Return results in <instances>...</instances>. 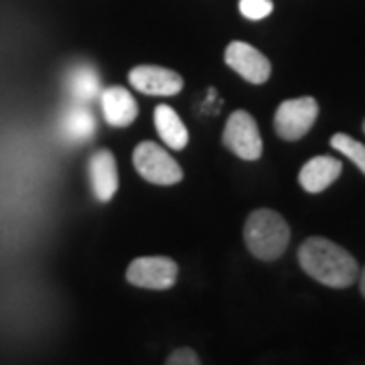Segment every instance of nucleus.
<instances>
[{"label":"nucleus","mask_w":365,"mask_h":365,"mask_svg":"<svg viewBox=\"0 0 365 365\" xmlns=\"http://www.w3.org/2000/svg\"><path fill=\"white\" fill-rule=\"evenodd\" d=\"M134 90L146 96H175L182 90V78L167 67L138 66L128 73Z\"/></svg>","instance_id":"8"},{"label":"nucleus","mask_w":365,"mask_h":365,"mask_svg":"<svg viewBox=\"0 0 365 365\" xmlns=\"http://www.w3.org/2000/svg\"><path fill=\"white\" fill-rule=\"evenodd\" d=\"M155 126L163 143L169 146L170 150H182L189 143L187 126L182 124L179 114L167 104L157 106L155 110Z\"/></svg>","instance_id":"14"},{"label":"nucleus","mask_w":365,"mask_h":365,"mask_svg":"<svg viewBox=\"0 0 365 365\" xmlns=\"http://www.w3.org/2000/svg\"><path fill=\"white\" fill-rule=\"evenodd\" d=\"M165 365H201V361H199V355L191 347H181V349H175L170 353Z\"/></svg>","instance_id":"17"},{"label":"nucleus","mask_w":365,"mask_h":365,"mask_svg":"<svg viewBox=\"0 0 365 365\" xmlns=\"http://www.w3.org/2000/svg\"><path fill=\"white\" fill-rule=\"evenodd\" d=\"M88 167H90V181L93 195H96L98 201L108 203L112 197L116 195L118 187H120L116 158L108 148H102V150L91 155Z\"/></svg>","instance_id":"9"},{"label":"nucleus","mask_w":365,"mask_h":365,"mask_svg":"<svg viewBox=\"0 0 365 365\" xmlns=\"http://www.w3.org/2000/svg\"><path fill=\"white\" fill-rule=\"evenodd\" d=\"M272 0H240V13L250 21H262L272 13Z\"/></svg>","instance_id":"16"},{"label":"nucleus","mask_w":365,"mask_h":365,"mask_svg":"<svg viewBox=\"0 0 365 365\" xmlns=\"http://www.w3.org/2000/svg\"><path fill=\"white\" fill-rule=\"evenodd\" d=\"M225 63L232 67L237 76H242L254 86L266 83L270 73H272V66H270L268 57L244 41H234L227 45Z\"/></svg>","instance_id":"7"},{"label":"nucleus","mask_w":365,"mask_h":365,"mask_svg":"<svg viewBox=\"0 0 365 365\" xmlns=\"http://www.w3.org/2000/svg\"><path fill=\"white\" fill-rule=\"evenodd\" d=\"M179 276L177 262L167 256H144L130 262L126 270V280L132 287L148 290H167L175 287Z\"/></svg>","instance_id":"6"},{"label":"nucleus","mask_w":365,"mask_h":365,"mask_svg":"<svg viewBox=\"0 0 365 365\" xmlns=\"http://www.w3.org/2000/svg\"><path fill=\"white\" fill-rule=\"evenodd\" d=\"M67 93L76 104H90L100 98L102 86H100V76L90 63H79L73 66L66 76Z\"/></svg>","instance_id":"12"},{"label":"nucleus","mask_w":365,"mask_h":365,"mask_svg":"<svg viewBox=\"0 0 365 365\" xmlns=\"http://www.w3.org/2000/svg\"><path fill=\"white\" fill-rule=\"evenodd\" d=\"M317 116H319V104L314 98L304 96V98L287 100L276 110L274 128L282 140L294 143L309 134L317 122Z\"/></svg>","instance_id":"4"},{"label":"nucleus","mask_w":365,"mask_h":365,"mask_svg":"<svg viewBox=\"0 0 365 365\" xmlns=\"http://www.w3.org/2000/svg\"><path fill=\"white\" fill-rule=\"evenodd\" d=\"M300 268L329 288H349L359 278V264L339 244L313 235L299 248Z\"/></svg>","instance_id":"1"},{"label":"nucleus","mask_w":365,"mask_h":365,"mask_svg":"<svg viewBox=\"0 0 365 365\" xmlns=\"http://www.w3.org/2000/svg\"><path fill=\"white\" fill-rule=\"evenodd\" d=\"M100 106L104 112L106 122L110 126L124 128L130 126L132 122L138 116V104L132 98V93L122 86H110L100 93Z\"/></svg>","instance_id":"10"},{"label":"nucleus","mask_w":365,"mask_h":365,"mask_svg":"<svg viewBox=\"0 0 365 365\" xmlns=\"http://www.w3.org/2000/svg\"><path fill=\"white\" fill-rule=\"evenodd\" d=\"M244 240L254 258L274 262L287 252L290 227L287 220L272 209H256L246 220Z\"/></svg>","instance_id":"2"},{"label":"nucleus","mask_w":365,"mask_h":365,"mask_svg":"<svg viewBox=\"0 0 365 365\" xmlns=\"http://www.w3.org/2000/svg\"><path fill=\"white\" fill-rule=\"evenodd\" d=\"M343 163L333 157L311 158L299 173L300 187L307 193H321L341 177Z\"/></svg>","instance_id":"11"},{"label":"nucleus","mask_w":365,"mask_h":365,"mask_svg":"<svg viewBox=\"0 0 365 365\" xmlns=\"http://www.w3.org/2000/svg\"><path fill=\"white\" fill-rule=\"evenodd\" d=\"M132 163L138 175L155 185H177L182 179V169L179 163L158 144L140 143L134 148Z\"/></svg>","instance_id":"3"},{"label":"nucleus","mask_w":365,"mask_h":365,"mask_svg":"<svg viewBox=\"0 0 365 365\" xmlns=\"http://www.w3.org/2000/svg\"><path fill=\"white\" fill-rule=\"evenodd\" d=\"M61 134L67 143H90L96 134V118L88 104H73L67 108L61 118Z\"/></svg>","instance_id":"13"},{"label":"nucleus","mask_w":365,"mask_h":365,"mask_svg":"<svg viewBox=\"0 0 365 365\" xmlns=\"http://www.w3.org/2000/svg\"><path fill=\"white\" fill-rule=\"evenodd\" d=\"M331 146L333 150H339L341 155H345L365 175V144L357 143L349 134L337 132L331 138Z\"/></svg>","instance_id":"15"},{"label":"nucleus","mask_w":365,"mask_h":365,"mask_svg":"<svg viewBox=\"0 0 365 365\" xmlns=\"http://www.w3.org/2000/svg\"><path fill=\"white\" fill-rule=\"evenodd\" d=\"M223 144L227 150H232L235 157L244 160H258L262 157V136L258 124L252 114L237 110L227 118L223 128Z\"/></svg>","instance_id":"5"},{"label":"nucleus","mask_w":365,"mask_h":365,"mask_svg":"<svg viewBox=\"0 0 365 365\" xmlns=\"http://www.w3.org/2000/svg\"><path fill=\"white\" fill-rule=\"evenodd\" d=\"M359 290H361V294H364V299H365V268L364 270H359Z\"/></svg>","instance_id":"18"},{"label":"nucleus","mask_w":365,"mask_h":365,"mask_svg":"<svg viewBox=\"0 0 365 365\" xmlns=\"http://www.w3.org/2000/svg\"><path fill=\"white\" fill-rule=\"evenodd\" d=\"M364 132H365V120H364Z\"/></svg>","instance_id":"19"}]
</instances>
